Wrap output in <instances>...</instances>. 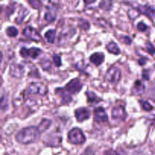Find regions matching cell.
<instances>
[{"instance_id":"28","label":"cell","mask_w":155,"mask_h":155,"mask_svg":"<svg viewBox=\"0 0 155 155\" xmlns=\"http://www.w3.org/2000/svg\"><path fill=\"white\" fill-rule=\"evenodd\" d=\"M129 17H130L131 19H136L138 16L139 15V12L137 10V9H130L129 10L128 12Z\"/></svg>"},{"instance_id":"31","label":"cell","mask_w":155,"mask_h":155,"mask_svg":"<svg viewBox=\"0 0 155 155\" xmlns=\"http://www.w3.org/2000/svg\"><path fill=\"white\" fill-rule=\"evenodd\" d=\"M41 66L42 68L45 71H48V69L51 68V62L49 61V60H45L44 61H42V63H41Z\"/></svg>"},{"instance_id":"10","label":"cell","mask_w":155,"mask_h":155,"mask_svg":"<svg viewBox=\"0 0 155 155\" xmlns=\"http://www.w3.org/2000/svg\"><path fill=\"white\" fill-rule=\"evenodd\" d=\"M94 119L98 123H103L108 120V117H107L105 110L101 107L95 108L94 110Z\"/></svg>"},{"instance_id":"34","label":"cell","mask_w":155,"mask_h":155,"mask_svg":"<svg viewBox=\"0 0 155 155\" xmlns=\"http://www.w3.org/2000/svg\"><path fill=\"white\" fill-rule=\"evenodd\" d=\"M120 39L123 41V42H124V43L127 44V45H130V44H131V42H132V39H130L129 36H122V37L120 38Z\"/></svg>"},{"instance_id":"20","label":"cell","mask_w":155,"mask_h":155,"mask_svg":"<svg viewBox=\"0 0 155 155\" xmlns=\"http://www.w3.org/2000/svg\"><path fill=\"white\" fill-rule=\"evenodd\" d=\"M86 95H87L88 101L89 102V104H98L100 101H101V98H98L96 95H95L94 92H86Z\"/></svg>"},{"instance_id":"21","label":"cell","mask_w":155,"mask_h":155,"mask_svg":"<svg viewBox=\"0 0 155 155\" xmlns=\"http://www.w3.org/2000/svg\"><path fill=\"white\" fill-rule=\"evenodd\" d=\"M56 36V31L54 30H49L45 33V37L49 43H54Z\"/></svg>"},{"instance_id":"19","label":"cell","mask_w":155,"mask_h":155,"mask_svg":"<svg viewBox=\"0 0 155 155\" xmlns=\"http://www.w3.org/2000/svg\"><path fill=\"white\" fill-rule=\"evenodd\" d=\"M106 48H107V50L109 52L112 53L114 54H116V55H117V54L120 53V50L118 45L114 42H109L107 45V46H106Z\"/></svg>"},{"instance_id":"18","label":"cell","mask_w":155,"mask_h":155,"mask_svg":"<svg viewBox=\"0 0 155 155\" xmlns=\"http://www.w3.org/2000/svg\"><path fill=\"white\" fill-rule=\"evenodd\" d=\"M51 124V121L50 120L45 118V119H42V121L39 123L37 128L38 130H39V131L40 132V133H43V132L46 131V130L49 128Z\"/></svg>"},{"instance_id":"32","label":"cell","mask_w":155,"mask_h":155,"mask_svg":"<svg viewBox=\"0 0 155 155\" xmlns=\"http://www.w3.org/2000/svg\"><path fill=\"white\" fill-rule=\"evenodd\" d=\"M137 28L138 30H140L141 32H145L146 31V30L148 29V26H147L145 23H143L142 21V22H139V24H138Z\"/></svg>"},{"instance_id":"15","label":"cell","mask_w":155,"mask_h":155,"mask_svg":"<svg viewBox=\"0 0 155 155\" xmlns=\"http://www.w3.org/2000/svg\"><path fill=\"white\" fill-rule=\"evenodd\" d=\"M89 60L96 66H99L103 63L104 60V54L101 52H95L93 53L89 58Z\"/></svg>"},{"instance_id":"25","label":"cell","mask_w":155,"mask_h":155,"mask_svg":"<svg viewBox=\"0 0 155 155\" xmlns=\"http://www.w3.org/2000/svg\"><path fill=\"white\" fill-rule=\"evenodd\" d=\"M141 105L143 107V109L146 111H151L153 109V106L151 104H149V102L147 101H143V100H141L140 101Z\"/></svg>"},{"instance_id":"2","label":"cell","mask_w":155,"mask_h":155,"mask_svg":"<svg viewBox=\"0 0 155 155\" xmlns=\"http://www.w3.org/2000/svg\"><path fill=\"white\" fill-rule=\"evenodd\" d=\"M68 137V141L74 145H80L84 143L86 141V137L82 130L79 128H74L70 130Z\"/></svg>"},{"instance_id":"1","label":"cell","mask_w":155,"mask_h":155,"mask_svg":"<svg viewBox=\"0 0 155 155\" xmlns=\"http://www.w3.org/2000/svg\"><path fill=\"white\" fill-rule=\"evenodd\" d=\"M40 136V132L37 127H28L21 129L15 136L16 141L22 145H28L36 142Z\"/></svg>"},{"instance_id":"4","label":"cell","mask_w":155,"mask_h":155,"mask_svg":"<svg viewBox=\"0 0 155 155\" xmlns=\"http://www.w3.org/2000/svg\"><path fill=\"white\" fill-rule=\"evenodd\" d=\"M121 78V71L116 67H112L105 74V80L110 83H117Z\"/></svg>"},{"instance_id":"30","label":"cell","mask_w":155,"mask_h":155,"mask_svg":"<svg viewBox=\"0 0 155 155\" xmlns=\"http://www.w3.org/2000/svg\"><path fill=\"white\" fill-rule=\"evenodd\" d=\"M8 108V100L7 98H6L5 95H2V96L1 99V109L2 110H6Z\"/></svg>"},{"instance_id":"6","label":"cell","mask_w":155,"mask_h":155,"mask_svg":"<svg viewBox=\"0 0 155 155\" xmlns=\"http://www.w3.org/2000/svg\"><path fill=\"white\" fill-rule=\"evenodd\" d=\"M111 116L114 120L124 121L127 118V114L122 105H117L112 109Z\"/></svg>"},{"instance_id":"33","label":"cell","mask_w":155,"mask_h":155,"mask_svg":"<svg viewBox=\"0 0 155 155\" xmlns=\"http://www.w3.org/2000/svg\"><path fill=\"white\" fill-rule=\"evenodd\" d=\"M29 3L32 5V7L34 8H39L41 7V2L39 1H29Z\"/></svg>"},{"instance_id":"11","label":"cell","mask_w":155,"mask_h":155,"mask_svg":"<svg viewBox=\"0 0 155 155\" xmlns=\"http://www.w3.org/2000/svg\"><path fill=\"white\" fill-rule=\"evenodd\" d=\"M75 117L77 121L83 122L90 117V111L86 107H80L75 110Z\"/></svg>"},{"instance_id":"8","label":"cell","mask_w":155,"mask_h":155,"mask_svg":"<svg viewBox=\"0 0 155 155\" xmlns=\"http://www.w3.org/2000/svg\"><path fill=\"white\" fill-rule=\"evenodd\" d=\"M42 52V50L38 48H27L25 47L22 48L20 51V54L23 58L31 57L32 58L35 59L39 57L40 53Z\"/></svg>"},{"instance_id":"13","label":"cell","mask_w":155,"mask_h":155,"mask_svg":"<svg viewBox=\"0 0 155 155\" xmlns=\"http://www.w3.org/2000/svg\"><path fill=\"white\" fill-rule=\"evenodd\" d=\"M136 9L140 13L147 15L150 18H152L155 14L154 8L149 5H139L138 6H136Z\"/></svg>"},{"instance_id":"24","label":"cell","mask_w":155,"mask_h":155,"mask_svg":"<svg viewBox=\"0 0 155 155\" xmlns=\"http://www.w3.org/2000/svg\"><path fill=\"white\" fill-rule=\"evenodd\" d=\"M99 7L105 11L110 10L112 8V2L109 1H102L99 3Z\"/></svg>"},{"instance_id":"12","label":"cell","mask_w":155,"mask_h":155,"mask_svg":"<svg viewBox=\"0 0 155 155\" xmlns=\"http://www.w3.org/2000/svg\"><path fill=\"white\" fill-rule=\"evenodd\" d=\"M10 75L15 78H21L24 73V68L22 65L18 64H12L9 70Z\"/></svg>"},{"instance_id":"29","label":"cell","mask_w":155,"mask_h":155,"mask_svg":"<svg viewBox=\"0 0 155 155\" xmlns=\"http://www.w3.org/2000/svg\"><path fill=\"white\" fill-rule=\"evenodd\" d=\"M53 61H54V63L55 64V66L57 68H59V67L61 65V57L58 55V54H53L52 56Z\"/></svg>"},{"instance_id":"16","label":"cell","mask_w":155,"mask_h":155,"mask_svg":"<svg viewBox=\"0 0 155 155\" xmlns=\"http://www.w3.org/2000/svg\"><path fill=\"white\" fill-rule=\"evenodd\" d=\"M144 91H145V85L141 80H136L133 85V92L136 95H141V94L143 93Z\"/></svg>"},{"instance_id":"27","label":"cell","mask_w":155,"mask_h":155,"mask_svg":"<svg viewBox=\"0 0 155 155\" xmlns=\"http://www.w3.org/2000/svg\"><path fill=\"white\" fill-rule=\"evenodd\" d=\"M145 48H146V50L151 54H155V47L154 45H153L151 42H148L146 44H145Z\"/></svg>"},{"instance_id":"7","label":"cell","mask_w":155,"mask_h":155,"mask_svg":"<svg viewBox=\"0 0 155 155\" xmlns=\"http://www.w3.org/2000/svg\"><path fill=\"white\" fill-rule=\"evenodd\" d=\"M23 34L28 39L31 40L35 41V42H39L41 40V36L39 35V32L34 29L33 27L27 26L23 30Z\"/></svg>"},{"instance_id":"3","label":"cell","mask_w":155,"mask_h":155,"mask_svg":"<svg viewBox=\"0 0 155 155\" xmlns=\"http://www.w3.org/2000/svg\"><path fill=\"white\" fill-rule=\"evenodd\" d=\"M47 92H48L47 87L43 83H31L27 89V94H30V95H45Z\"/></svg>"},{"instance_id":"5","label":"cell","mask_w":155,"mask_h":155,"mask_svg":"<svg viewBox=\"0 0 155 155\" xmlns=\"http://www.w3.org/2000/svg\"><path fill=\"white\" fill-rule=\"evenodd\" d=\"M82 88H83V83L77 78L71 80L69 83H67L65 86V89L71 94L78 93L81 90Z\"/></svg>"},{"instance_id":"35","label":"cell","mask_w":155,"mask_h":155,"mask_svg":"<svg viewBox=\"0 0 155 155\" xmlns=\"http://www.w3.org/2000/svg\"><path fill=\"white\" fill-rule=\"evenodd\" d=\"M142 77H143L144 80H149V73H148V70H144L142 71Z\"/></svg>"},{"instance_id":"14","label":"cell","mask_w":155,"mask_h":155,"mask_svg":"<svg viewBox=\"0 0 155 155\" xmlns=\"http://www.w3.org/2000/svg\"><path fill=\"white\" fill-rule=\"evenodd\" d=\"M55 93L61 98L62 104H68L72 101V98L67 90L63 88H58L55 89Z\"/></svg>"},{"instance_id":"37","label":"cell","mask_w":155,"mask_h":155,"mask_svg":"<svg viewBox=\"0 0 155 155\" xmlns=\"http://www.w3.org/2000/svg\"><path fill=\"white\" fill-rule=\"evenodd\" d=\"M145 63H146V58H140L139 60V64L140 65H144Z\"/></svg>"},{"instance_id":"36","label":"cell","mask_w":155,"mask_h":155,"mask_svg":"<svg viewBox=\"0 0 155 155\" xmlns=\"http://www.w3.org/2000/svg\"><path fill=\"white\" fill-rule=\"evenodd\" d=\"M106 155H120L117 152L114 151V150H109L106 152Z\"/></svg>"},{"instance_id":"22","label":"cell","mask_w":155,"mask_h":155,"mask_svg":"<svg viewBox=\"0 0 155 155\" xmlns=\"http://www.w3.org/2000/svg\"><path fill=\"white\" fill-rule=\"evenodd\" d=\"M28 15V10L27 8H23L20 11L19 15H18V18L16 19V22L18 23V24H21L22 21H24V19L25 18V17Z\"/></svg>"},{"instance_id":"17","label":"cell","mask_w":155,"mask_h":155,"mask_svg":"<svg viewBox=\"0 0 155 155\" xmlns=\"http://www.w3.org/2000/svg\"><path fill=\"white\" fill-rule=\"evenodd\" d=\"M45 138H48V139H45V141H48L45 143L50 146H58L62 141L61 136H54L53 138H51V136H45Z\"/></svg>"},{"instance_id":"23","label":"cell","mask_w":155,"mask_h":155,"mask_svg":"<svg viewBox=\"0 0 155 155\" xmlns=\"http://www.w3.org/2000/svg\"><path fill=\"white\" fill-rule=\"evenodd\" d=\"M6 34L9 37H15L18 34V30L15 27L11 26V27H8L6 29Z\"/></svg>"},{"instance_id":"26","label":"cell","mask_w":155,"mask_h":155,"mask_svg":"<svg viewBox=\"0 0 155 155\" xmlns=\"http://www.w3.org/2000/svg\"><path fill=\"white\" fill-rule=\"evenodd\" d=\"M79 26H80L81 28H83V30H89V27H90V25H89V23L86 20L84 19H80L79 20Z\"/></svg>"},{"instance_id":"9","label":"cell","mask_w":155,"mask_h":155,"mask_svg":"<svg viewBox=\"0 0 155 155\" xmlns=\"http://www.w3.org/2000/svg\"><path fill=\"white\" fill-rule=\"evenodd\" d=\"M57 16V6L54 5H48L45 14V20L48 22H52Z\"/></svg>"}]
</instances>
